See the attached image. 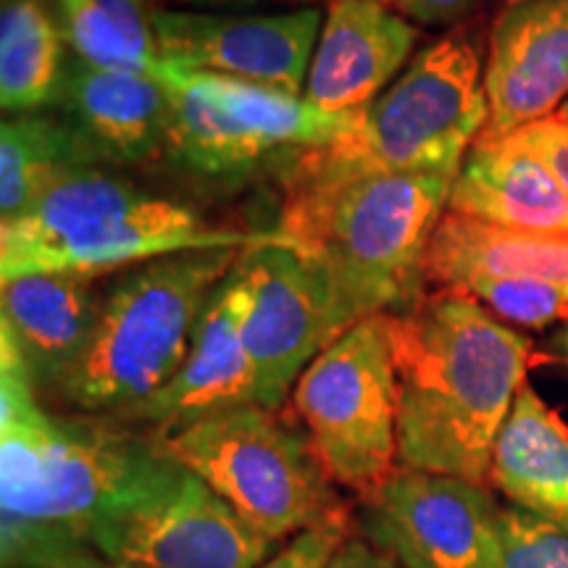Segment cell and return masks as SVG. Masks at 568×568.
Masks as SVG:
<instances>
[{"label":"cell","mask_w":568,"mask_h":568,"mask_svg":"<svg viewBox=\"0 0 568 568\" xmlns=\"http://www.w3.org/2000/svg\"><path fill=\"white\" fill-rule=\"evenodd\" d=\"M397 464L485 485L493 447L527 385L531 343L458 287L389 314Z\"/></svg>","instance_id":"obj_1"},{"label":"cell","mask_w":568,"mask_h":568,"mask_svg":"<svg viewBox=\"0 0 568 568\" xmlns=\"http://www.w3.org/2000/svg\"><path fill=\"white\" fill-rule=\"evenodd\" d=\"M458 174H368L329 187H287L282 230L322 276L337 329L400 314L422 297L426 251Z\"/></svg>","instance_id":"obj_2"},{"label":"cell","mask_w":568,"mask_h":568,"mask_svg":"<svg viewBox=\"0 0 568 568\" xmlns=\"http://www.w3.org/2000/svg\"><path fill=\"white\" fill-rule=\"evenodd\" d=\"M290 245L282 230L209 226L187 205L101 169L71 174L19 216L0 222V282L27 274L98 280L122 266L203 247Z\"/></svg>","instance_id":"obj_3"},{"label":"cell","mask_w":568,"mask_h":568,"mask_svg":"<svg viewBox=\"0 0 568 568\" xmlns=\"http://www.w3.org/2000/svg\"><path fill=\"white\" fill-rule=\"evenodd\" d=\"M489 119L481 53L468 34L422 48L361 113L353 132L293 155L287 187H329L368 174H458Z\"/></svg>","instance_id":"obj_4"},{"label":"cell","mask_w":568,"mask_h":568,"mask_svg":"<svg viewBox=\"0 0 568 568\" xmlns=\"http://www.w3.org/2000/svg\"><path fill=\"white\" fill-rule=\"evenodd\" d=\"M247 247H203L126 268L101 301L84 353L55 387L88 414L124 416L174 379L213 290Z\"/></svg>","instance_id":"obj_5"},{"label":"cell","mask_w":568,"mask_h":568,"mask_svg":"<svg viewBox=\"0 0 568 568\" xmlns=\"http://www.w3.org/2000/svg\"><path fill=\"white\" fill-rule=\"evenodd\" d=\"M13 339L0 329V503L3 521L69 531L90 527L153 439L109 422L48 414Z\"/></svg>","instance_id":"obj_6"},{"label":"cell","mask_w":568,"mask_h":568,"mask_svg":"<svg viewBox=\"0 0 568 568\" xmlns=\"http://www.w3.org/2000/svg\"><path fill=\"white\" fill-rule=\"evenodd\" d=\"M159 443L272 542L308 529H347V508L314 443L280 410L245 403Z\"/></svg>","instance_id":"obj_7"},{"label":"cell","mask_w":568,"mask_h":568,"mask_svg":"<svg viewBox=\"0 0 568 568\" xmlns=\"http://www.w3.org/2000/svg\"><path fill=\"white\" fill-rule=\"evenodd\" d=\"M169 119L161 153L190 176L243 182L272 159L326 145L353 132L358 111H322L266 84L166 63Z\"/></svg>","instance_id":"obj_8"},{"label":"cell","mask_w":568,"mask_h":568,"mask_svg":"<svg viewBox=\"0 0 568 568\" xmlns=\"http://www.w3.org/2000/svg\"><path fill=\"white\" fill-rule=\"evenodd\" d=\"M111 566L261 568L274 542L155 439L90 527Z\"/></svg>","instance_id":"obj_9"},{"label":"cell","mask_w":568,"mask_h":568,"mask_svg":"<svg viewBox=\"0 0 568 568\" xmlns=\"http://www.w3.org/2000/svg\"><path fill=\"white\" fill-rule=\"evenodd\" d=\"M293 406L332 481L366 500L397 471V376L389 314L353 324L311 361Z\"/></svg>","instance_id":"obj_10"},{"label":"cell","mask_w":568,"mask_h":568,"mask_svg":"<svg viewBox=\"0 0 568 568\" xmlns=\"http://www.w3.org/2000/svg\"><path fill=\"white\" fill-rule=\"evenodd\" d=\"M364 503L368 539L400 568H503L500 508L481 485L397 468Z\"/></svg>","instance_id":"obj_11"},{"label":"cell","mask_w":568,"mask_h":568,"mask_svg":"<svg viewBox=\"0 0 568 568\" xmlns=\"http://www.w3.org/2000/svg\"><path fill=\"white\" fill-rule=\"evenodd\" d=\"M237 266L251 290L243 337L255 403L280 410L311 361L343 332L322 276L290 245L247 247Z\"/></svg>","instance_id":"obj_12"},{"label":"cell","mask_w":568,"mask_h":568,"mask_svg":"<svg viewBox=\"0 0 568 568\" xmlns=\"http://www.w3.org/2000/svg\"><path fill=\"white\" fill-rule=\"evenodd\" d=\"M322 24L316 6L282 13L153 11L163 63L293 95H303Z\"/></svg>","instance_id":"obj_13"},{"label":"cell","mask_w":568,"mask_h":568,"mask_svg":"<svg viewBox=\"0 0 568 568\" xmlns=\"http://www.w3.org/2000/svg\"><path fill=\"white\" fill-rule=\"evenodd\" d=\"M489 119L477 142H497L550 119L568 101V0L508 6L485 63Z\"/></svg>","instance_id":"obj_14"},{"label":"cell","mask_w":568,"mask_h":568,"mask_svg":"<svg viewBox=\"0 0 568 568\" xmlns=\"http://www.w3.org/2000/svg\"><path fill=\"white\" fill-rule=\"evenodd\" d=\"M247 305L251 290L234 264L205 303L174 379L122 418L159 426V437H166L203 416L255 403L253 364L243 337Z\"/></svg>","instance_id":"obj_15"},{"label":"cell","mask_w":568,"mask_h":568,"mask_svg":"<svg viewBox=\"0 0 568 568\" xmlns=\"http://www.w3.org/2000/svg\"><path fill=\"white\" fill-rule=\"evenodd\" d=\"M418 30L382 0H329L318 34L305 103L322 111H358L406 69Z\"/></svg>","instance_id":"obj_16"},{"label":"cell","mask_w":568,"mask_h":568,"mask_svg":"<svg viewBox=\"0 0 568 568\" xmlns=\"http://www.w3.org/2000/svg\"><path fill=\"white\" fill-rule=\"evenodd\" d=\"M447 211L503 230L568 237V187L548 163L508 138L474 142Z\"/></svg>","instance_id":"obj_17"},{"label":"cell","mask_w":568,"mask_h":568,"mask_svg":"<svg viewBox=\"0 0 568 568\" xmlns=\"http://www.w3.org/2000/svg\"><path fill=\"white\" fill-rule=\"evenodd\" d=\"M103 297L77 274L0 282V329L13 339L34 387L55 389L88 347Z\"/></svg>","instance_id":"obj_18"},{"label":"cell","mask_w":568,"mask_h":568,"mask_svg":"<svg viewBox=\"0 0 568 568\" xmlns=\"http://www.w3.org/2000/svg\"><path fill=\"white\" fill-rule=\"evenodd\" d=\"M55 103L61 116L101 151L105 163H138L161 153L169 90L153 77L69 59Z\"/></svg>","instance_id":"obj_19"},{"label":"cell","mask_w":568,"mask_h":568,"mask_svg":"<svg viewBox=\"0 0 568 568\" xmlns=\"http://www.w3.org/2000/svg\"><path fill=\"white\" fill-rule=\"evenodd\" d=\"M489 481L514 506L568 529V426L529 385L497 432Z\"/></svg>","instance_id":"obj_20"},{"label":"cell","mask_w":568,"mask_h":568,"mask_svg":"<svg viewBox=\"0 0 568 568\" xmlns=\"http://www.w3.org/2000/svg\"><path fill=\"white\" fill-rule=\"evenodd\" d=\"M426 282L458 287L466 276H516L568 287V237L503 230L447 211L426 251Z\"/></svg>","instance_id":"obj_21"},{"label":"cell","mask_w":568,"mask_h":568,"mask_svg":"<svg viewBox=\"0 0 568 568\" xmlns=\"http://www.w3.org/2000/svg\"><path fill=\"white\" fill-rule=\"evenodd\" d=\"M103 155L69 119L19 113L0 126V222L19 216L67 176L101 166Z\"/></svg>","instance_id":"obj_22"},{"label":"cell","mask_w":568,"mask_h":568,"mask_svg":"<svg viewBox=\"0 0 568 568\" xmlns=\"http://www.w3.org/2000/svg\"><path fill=\"white\" fill-rule=\"evenodd\" d=\"M67 40L48 0H3L0 6V105L34 113L59 101Z\"/></svg>","instance_id":"obj_23"},{"label":"cell","mask_w":568,"mask_h":568,"mask_svg":"<svg viewBox=\"0 0 568 568\" xmlns=\"http://www.w3.org/2000/svg\"><path fill=\"white\" fill-rule=\"evenodd\" d=\"M55 17L74 59L163 82L166 63L145 0H55Z\"/></svg>","instance_id":"obj_24"},{"label":"cell","mask_w":568,"mask_h":568,"mask_svg":"<svg viewBox=\"0 0 568 568\" xmlns=\"http://www.w3.org/2000/svg\"><path fill=\"white\" fill-rule=\"evenodd\" d=\"M495 314L503 324L524 326V329H545L568 316V287L537 280H516V276L474 274L458 284Z\"/></svg>","instance_id":"obj_25"},{"label":"cell","mask_w":568,"mask_h":568,"mask_svg":"<svg viewBox=\"0 0 568 568\" xmlns=\"http://www.w3.org/2000/svg\"><path fill=\"white\" fill-rule=\"evenodd\" d=\"M497 542L503 568H568V529L531 510L500 508Z\"/></svg>","instance_id":"obj_26"},{"label":"cell","mask_w":568,"mask_h":568,"mask_svg":"<svg viewBox=\"0 0 568 568\" xmlns=\"http://www.w3.org/2000/svg\"><path fill=\"white\" fill-rule=\"evenodd\" d=\"M345 539L347 529L339 527L308 529L290 539L287 548L268 558L261 568H326Z\"/></svg>","instance_id":"obj_27"},{"label":"cell","mask_w":568,"mask_h":568,"mask_svg":"<svg viewBox=\"0 0 568 568\" xmlns=\"http://www.w3.org/2000/svg\"><path fill=\"white\" fill-rule=\"evenodd\" d=\"M508 140H514L516 145L527 148L529 153H535L537 159H542L552 172L558 174V180L568 187V124L558 122V119H542V122L524 126L510 134Z\"/></svg>","instance_id":"obj_28"},{"label":"cell","mask_w":568,"mask_h":568,"mask_svg":"<svg viewBox=\"0 0 568 568\" xmlns=\"http://www.w3.org/2000/svg\"><path fill=\"white\" fill-rule=\"evenodd\" d=\"M479 0H393V9L408 21L424 27H445L464 19Z\"/></svg>","instance_id":"obj_29"},{"label":"cell","mask_w":568,"mask_h":568,"mask_svg":"<svg viewBox=\"0 0 568 568\" xmlns=\"http://www.w3.org/2000/svg\"><path fill=\"white\" fill-rule=\"evenodd\" d=\"M326 568H400L385 550L364 539H345Z\"/></svg>","instance_id":"obj_30"},{"label":"cell","mask_w":568,"mask_h":568,"mask_svg":"<svg viewBox=\"0 0 568 568\" xmlns=\"http://www.w3.org/2000/svg\"><path fill=\"white\" fill-rule=\"evenodd\" d=\"M174 3L184 6H230V3H261V0H174ZM274 3H297V6H316L322 0H274Z\"/></svg>","instance_id":"obj_31"},{"label":"cell","mask_w":568,"mask_h":568,"mask_svg":"<svg viewBox=\"0 0 568 568\" xmlns=\"http://www.w3.org/2000/svg\"><path fill=\"white\" fill-rule=\"evenodd\" d=\"M552 119H558V122H566L568 124V101L560 105L556 113H552Z\"/></svg>","instance_id":"obj_32"},{"label":"cell","mask_w":568,"mask_h":568,"mask_svg":"<svg viewBox=\"0 0 568 568\" xmlns=\"http://www.w3.org/2000/svg\"><path fill=\"white\" fill-rule=\"evenodd\" d=\"M503 3H506V9H508V6H518V3H527V0H503Z\"/></svg>","instance_id":"obj_33"},{"label":"cell","mask_w":568,"mask_h":568,"mask_svg":"<svg viewBox=\"0 0 568 568\" xmlns=\"http://www.w3.org/2000/svg\"><path fill=\"white\" fill-rule=\"evenodd\" d=\"M560 345H564V351H566V358H568V332H566V335H564V343H560Z\"/></svg>","instance_id":"obj_34"},{"label":"cell","mask_w":568,"mask_h":568,"mask_svg":"<svg viewBox=\"0 0 568 568\" xmlns=\"http://www.w3.org/2000/svg\"><path fill=\"white\" fill-rule=\"evenodd\" d=\"M113 568H138V566H113Z\"/></svg>","instance_id":"obj_35"},{"label":"cell","mask_w":568,"mask_h":568,"mask_svg":"<svg viewBox=\"0 0 568 568\" xmlns=\"http://www.w3.org/2000/svg\"><path fill=\"white\" fill-rule=\"evenodd\" d=\"M382 3H393V0H382Z\"/></svg>","instance_id":"obj_36"}]
</instances>
